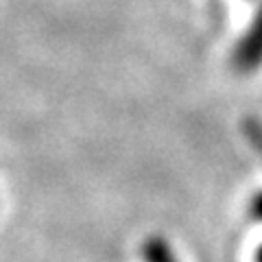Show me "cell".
I'll use <instances>...</instances> for the list:
<instances>
[{"label":"cell","mask_w":262,"mask_h":262,"mask_svg":"<svg viewBox=\"0 0 262 262\" xmlns=\"http://www.w3.org/2000/svg\"><path fill=\"white\" fill-rule=\"evenodd\" d=\"M236 59L238 66L245 70H251L262 61V9L256 15V20L249 27L247 35L243 37V42L238 46V53H236Z\"/></svg>","instance_id":"obj_1"},{"label":"cell","mask_w":262,"mask_h":262,"mask_svg":"<svg viewBox=\"0 0 262 262\" xmlns=\"http://www.w3.org/2000/svg\"><path fill=\"white\" fill-rule=\"evenodd\" d=\"M256 262H262V245H260L258 251H256Z\"/></svg>","instance_id":"obj_3"},{"label":"cell","mask_w":262,"mask_h":262,"mask_svg":"<svg viewBox=\"0 0 262 262\" xmlns=\"http://www.w3.org/2000/svg\"><path fill=\"white\" fill-rule=\"evenodd\" d=\"M251 212H253V214H256L258 219H262V192L256 194V199H253V203H251Z\"/></svg>","instance_id":"obj_2"}]
</instances>
